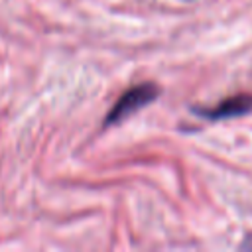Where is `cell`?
<instances>
[{
  "label": "cell",
  "instance_id": "6da1fadb",
  "mask_svg": "<svg viewBox=\"0 0 252 252\" xmlns=\"http://www.w3.org/2000/svg\"><path fill=\"white\" fill-rule=\"evenodd\" d=\"M159 94H161V87L158 83H154V81H144V83H138V85L126 89L118 96V100L112 104L108 114L104 116L102 126L108 128V126H116V124L124 122L132 114L140 112L144 106H148L154 100H158Z\"/></svg>",
  "mask_w": 252,
  "mask_h": 252
},
{
  "label": "cell",
  "instance_id": "7a4b0ae2",
  "mask_svg": "<svg viewBox=\"0 0 252 252\" xmlns=\"http://www.w3.org/2000/svg\"><path fill=\"white\" fill-rule=\"evenodd\" d=\"M191 112L205 120H226V118L244 116V114L252 112V94L238 93L234 96L222 98L215 106H193Z\"/></svg>",
  "mask_w": 252,
  "mask_h": 252
},
{
  "label": "cell",
  "instance_id": "3957f363",
  "mask_svg": "<svg viewBox=\"0 0 252 252\" xmlns=\"http://www.w3.org/2000/svg\"><path fill=\"white\" fill-rule=\"evenodd\" d=\"M240 248H242V250H252V232L244 236V240L240 242Z\"/></svg>",
  "mask_w": 252,
  "mask_h": 252
},
{
  "label": "cell",
  "instance_id": "277c9868",
  "mask_svg": "<svg viewBox=\"0 0 252 252\" xmlns=\"http://www.w3.org/2000/svg\"><path fill=\"white\" fill-rule=\"evenodd\" d=\"M185 2H191V0H185Z\"/></svg>",
  "mask_w": 252,
  "mask_h": 252
}]
</instances>
